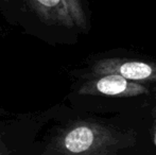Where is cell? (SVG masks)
<instances>
[{
    "instance_id": "1",
    "label": "cell",
    "mask_w": 156,
    "mask_h": 155,
    "mask_svg": "<svg viewBox=\"0 0 156 155\" xmlns=\"http://www.w3.org/2000/svg\"><path fill=\"white\" fill-rule=\"evenodd\" d=\"M135 141L132 132L93 120H80L56 135L52 150L55 155H118Z\"/></svg>"
},
{
    "instance_id": "2",
    "label": "cell",
    "mask_w": 156,
    "mask_h": 155,
    "mask_svg": "<svg viewBox=\"0 0 156 155\" xmlns=\"http://www.w3.org/2000/svg\"><path fill=\"white\" fill-rule=\"evenodd\" d=\"M94 77L117 75L132 82H156V63L126 58H103L97 61L91 68Z\"/></svg>"
},
{
    "instance_id": "3",
    "label": "cell",
    "mask_w": 156,
    "mask_h": 155,
    "mask_svg": "<svg viewBox=\"0 0 156 155\" xmlns=\"http://www.w3.org/2000/svg\"><path fill=\"white\" fill-rule=\"evenodd\" d=\"M149 89L140 83L132 82L117 75H104L86 81L79 89L82 96H105L131 98L146 95Z\"/></svg>"
},
{
    "instance_id": "4",
    "label": "cell",
    "mask_w": 156,
    "mask_h": 155,
    "mask_svg": "<svg viewBox=\"0 0 156 155\" xmlns=\"http://www.w3.org/2000/svg\"><path fill=\"white\" fill-rule=\"evenodd\" d=\"M31 9L41 19L50 26H60L68 29L85 30L87 21L81 19L67 0H27Z\"/></svg>"
},
{
    "instance_id": "5",
    "label": "cell",
    "mask_w": 156,
    "mask_h": 155,
    "mask_svg": "<svg viewBox=\"0 0 156 155\" xmlns=\"http://www.w3.org/2000/svg\"><path fill=\"white\" fill-rule=\"evenodd\" d=\"M67 1H68V3H69V5L71 6L72 10H73V12L76 13L81 19L87 21V17H86V14H85L84 8H83L82 1H81V0H67Z\"/></svg>"
},
{
    "instance_id": "6",
    "label": "cell",
    "mask_w": 156,
    "mask_h": 155,
    "mask_svg": "<svg viewBox=\"0 0 156 155\" xmlns=\"http://www.w3.org/2000/svg\"><path fill=\"white\" fill-rule=\"evenodd\" d=\"M153 141H154V145L156 147V125H155V129H154V135H153Z\"/></svg>"
},
{
    "instance_id": "7",
    "label": "cell",
    "mask_w": 156,
    "mask_h": 155,
    "mask_svg": "<svg viewBox=\"0 0 156 155\" xmlns=\"http://www.w3.org/2000/svg\"><path fill=\"white\" fill-rule=\"evenodd\" d=\"M0 155H4V153H3V148H1V147H0Z\"/></svg>"
},
{
    "instance_id": "8",
    "label": "cell",
    "mask_w": 156,
    "mask_h": 155,
    "mask_svg": "<svg viewBox=\"0 0 156 155\" xmlns=\"http://www.w3.org/2000/svg\"><path fill=\"white\" fill-rule=\"evenodd\" d=\"M154 116L156 117V108H155V111H154Z\"/></svg>"
}]
</instances>
